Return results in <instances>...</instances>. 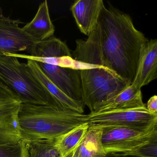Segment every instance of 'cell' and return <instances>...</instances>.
Wrapping results in <instances>:
<instances>
[{"label": "cell", "instance_id": "obj_19", "mask_svg": "<svg viewBox=\"0 0 157 157\" xmlns=\"http://www.w3.org/2000/svg\"><path fill=\"white\" fill-rule=\"evenodd\" d=\"M28 147L23 140L0 145V157H28Z\"/></svg>", "mask_w": 157, "mask_h": 157}, {"label": "cell", "instance_id": "obj_2", "mask_svg": "<svg viewBox=\"0 0 157 157\" xmlns=\"http://www.w3.org/2000/svg\"><path fill=\"white\" fill-rule=\"evenodd\" d=\"M18 118L22 139L25 142L56 139L89 122L87 115L30 104H21Z\"/></svg>", "mask_w": 157, "mask_h": 157}, {"label": "cell", "instance_id": "obj_25", "mask_svg": "<svg viewBox=\"0 0 157 157\" xmlns=\"http://www.w3.org/2000/svg\"><path fill=\"white\" fill-rule=\"evenodd\" d=\"M0 86H2V87H6L5 85H4V84H3L2 82H0Z\"/></svg>", "mask_w": 157, "mask_h": 157}, {"label": "cell", "instance_id": "obj_6", "mask_svg": "<svg viewBox=\"0 0 157 157\" xmlns=\"http://www.w3.org/2000/svg\"><path fill=\"white\" fill-rule=\"evenodd\" d=\"M101 128L103 146L106 154H126L146 143L157 134V127L148 131L122 127Z\"/></svg>", "mask_w": 157, "mask_h": 157}, {"label": "cell", "instance_id": "obj_20", "mask_svg": "<svg viewBox=\"0 0 157 157\" xmlns=\"http://www.w3.org/2000/svg\"><path fill=\"white\" fill-rule=\"evenodd\" d=\"M124 154L139 157H157V134L136 149Z\"/></svg>", "mask_w": 157, "mask_h": 157}, {"label": "cell", "instance_id": "obj_21", "mask_svg": "<svg viewBox=\"0 0 157 157\" xmlns=\"http://www.w3.org/2000/svg\"><path fill=\"white\" fill-rule=\"evenodd\" d=\"M147 109L150 113L157 114V96H151L147 103Z\"/></svg>", "mask_w": 157, "mask_h": 157}, {"label": "cell", "instance_id": "obj_23", "mask_svg": "<svg viewBox=\"0 0 157 157\" xmlns=\"http://www.w3.org/2000/svg\"><path fill=\"white\" fill-rule=\"evenodd\" d=\"M76 150L74 151L73 152H71L68 156H67V157H76V155H75V151H76Z\"/></svg>", "mask_w": 157, "mask_h": 157}, {"label": "cell", "instance_id": "obj_13", "mask_svg": "<svg viewBox=\"0 0 157 157\" xmlns=\"http://www.w3.org/2000/svg\"><path fill=\"white\" fill-rule=\"evenodd\" d=\"M27 60V66L32 74L66 110L83 114L84 105L72 100L60 90L42 72L36 61Z\"/></svg>", "mask_w": 157, "mask_h": 157}, {"label": "cell", "instance_id": "obj_1", "mask_svg": "<svg viewBox=\"0 0 157 157\" xmlns=\"http://www.w3.org/2000/svg\"><path fill=\"white\" fill-rule=\"evenodd\" d=\"M95 31L105 66L132 84L140 52L148 39L136 29L128 14L112 6H103Z\"/></svg>", "mask_w": 157, "mask_h": 157}, {"label": "cell", "instance_id": "obj_9", "mask_svg": "<svg viewBox=\"0 0 157 157\" xmlns=\"http://www.w3.org/2000/svg\"><path fill=\"white\" fill-rule=\"evenodd\" d=\"M157 78V40H147L143 46L132 84L139 89L148 85Z\"/></svg>", "mask_w": 157, "mask_h": 157}, {"label": "cell", "instance_id": "obj_7", "mask_svg": "<svg viewBox=\"0 0 157 157\" xmlns=\"http://www.w3.org/2000/svg\"><path fill=\"white\" fill-rule=\"evenodd\" d=\"M36 62L42 72L60 90L72 100L83 104L80 70Z\"/></svg>", "mask_w": 157, "mask_h": 157}, {"label": "cell", "instance_id": "obj_8", "mask_svg": "<svg viewBox=\"0 0 157 157\" xmlns=\"http://www.w3.org/2000/svg\"><path fill=\"white\" fill-rule=\"evenodd\" d=\"M22 23L20 20L9 17L4 16L0 19V53L32 54L37 42L20 27Z\"/></svg>", "mask_w": 157, "mask_h": 157}, {"label": "cell", "instance_id": "obj_17", "mask_svg": "<svg viewBox=\"0 0 157 157\" xmlns=\"http://www.w3.org/2000/svg\"><path fill=\"white\" fill-rule=\"evenodd\" d=\"M25 142L28 147V157H60L55 144V139L36 140Z\"/></svg>", "mask_w": 157, "mask_h": 157}, {"label": "cell", "instance_id": "obj_5", "mask_svg": "<svg viewBox=\"0 0 157 157\" xmlns=\"http://www.w3.org/2000/svg\"><path fill=\"white\" fill-rule=\"evenodd\" d=\"M90 125L122 127L141 131H148L157 127V114L150 113L147 107L110 111L87 114Z\"/></svg>", "mask_w": 157, "mask_h": 157}, {"label": "cell", "instance_id": "obj_10", "mask_svg": "<svg viewBox=\"0 0 157 157\" xmlns=\"http://www.w3.org/2000/svg\"><path fill=\"white\" fill-rule=\"evenodd\" d=\"M104 5L102 0H78L72 4L71 10L82 33L89 36L92 33Z\"/></svg>", "mask_w": 157, "mask_h": 157}, {"label": "cell", "instance_id": "obj_12", "mask_svg": "<svg viewBox=\"0 0 157 157\" xmlns=\"http://www.w3.org/2000/svg\"><path fill=\"white\" fill-rule=\"evenodd\" d=\"M146 106L142 100L141 89L131 84L128 85L119 94L102 104L96 113L128 110Z\"/></svg>", "mask_w": 157, "mask_h": 157}, {"label": "cell", "instance_id": "obj_15", "mask_svg": "<svg viewBox=\"0 0 157 157\" xmlns=\"http://www.w3.org/2000/svg\"><path fill=\"white\" fill-rule=\"evenodd\" d=\"M89 122L84 123L55 139V144L60 157H67L77 149L89 129Z\"/></svg>", "mask_w": 157, "mask_h": 157}, {"label": "cell", "instance_id": "obj_24", "mask_svg": "<svg viewBox=\"0 0 157 157\" xmlns=\"http://www.w3.org/2000/svg\"><path fill=\"white\" fill-rule=\"evenodd\" d=\"M4 15L3 14V12H2V10L1 7L0 6V19H1L2 17H4Z\"/></svg>", "mask_w": 157, "mask_h": 157}, {"label": "cell", "instance_id": "obj_11", "mask_svg": "<svg viewBox=\"0 0 157 157\" xmlns=\"http://www.w3.org/2000/svg\"><path fill=\"white\" fill-rule=\"evenodd\" d=\"M22 28L25 33L37 43L54 36L55 26L50 19L47 1L40 4L33 19Z\"/></svg>", "mask_w": 157, "mask_h": 157}, {"label": "cell", "instance_id": "obj_3", "mask_svg": "<svg viewBox=\"0 0 157 157\" xmlns=\"http://www.w3.org/2000/svg\"><path fill=\"white\" fill-rule=\"evenodd\" d=\"M0 82L20 99L21 103L47 105L67 110L42 85L17 58L0 53Z\"/></svg>", "mask_w": 157, "mask_h": 157}, {"label": "cell", "instance_id": "obj_14", "mask_svg": "<svg viewBox=\"0 0 157 157\" xmlns=\"http://www.w3.org/2000/svg\"><path fill=\"white\" fill-rule=\"evenodd\" d=\"M102 129L90 125L89 129L77 149L76 157H105L102 140Z\"/></svg>", "mask_w": 157, "mask_h": 157}, {"label": "cell", "instance_id": "obj_16", "mask_svg": "<svg viewBox=\"0 0 157 157\" xmlns=\"http://www.w3.org/2000/svg\"><path fill=\"white\" fill-rule=\"evenodd\" d=\"M18 112L0 119V145L22 140L18 122Z\"/></svg>", "mask_w": 157, "mask_h": 157}, {"label": "cell", "instance_id": "obj_4", "mask_svg": "<svg viewBox=\"0 0 157 157\" xmlns=\"http://www.w3.org/2000/svg\"><path fill=\"white\" fill-rule=\"evenodd\" d=\"M85 64L80 70L82 103L90 113H95L102 104L130 84L104 66Z\"/></svg>", "mask_w": 157, "mask_h": 157}, {"label": "cell", "instance_id": "obj_22", "mask_svg": "<svg viewBox=\"0 0 157 157\" xmlns=\"http://www.w3.org/2000/svg\"><path fill=\"white\" fill-rule=\"evenodd\" d=\"M105 157H139L134 155H125L121 153H108Z\"/></svg>", "mask_w": 157, "mask_h": 157}, {"label": "cell", "instance_id": "obj_18", "mask_svg": "<svg viewBox=\"0 0 157 157\" xmlns=\"http://www.w3.org/2000/svg\"><path fill=\"white\" fill-rule=\"evenodd\" d=\"M20 99L8 87L0 86V119L18 113Z\"/></svg>", "mask_w": 157, "mask_h": 157}]
</instances>
